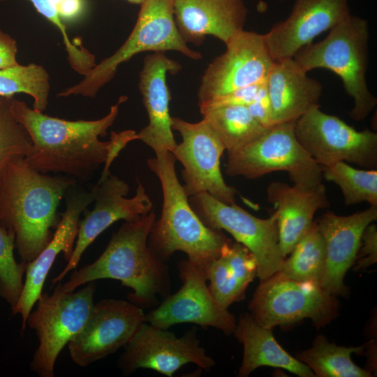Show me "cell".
<instances>
[{"label":"cell","mask_w":377,"mask_h":377,"mask_svg":"<svg viewBox=\"0 0 377 377\" xmlns=\"http://www.w3.org/2000/svg\"><path fill=\"white\" fill-rule=\"evenodd\" d=\"M127 99L120 96L101 119L69 121L45 114L14 98L13 114L31 141L25 162L41 173H62L77 182L89 180L108 157L110 142L99 137L106 135L120 105Z\"/></svg>","instance_id":"1"},{"label":"cell","mask_w":377,"mask_h":377,"mask_svg":"<svg viewBox=\"0 0 377 377\" xmlns=\"http://www.w3.org/2000/svg\"><path fill=\"white\" fill-rule=\"evenodd\" d=\"M76 182L39 172L24 158L8 165L0 179V226L14 233L21 261L33 260L50 242L59 205Z\"/></svg>","instance_id":"2"},{"label":"cell","mask_w":377,"mask_h":377,"mask_svg":"<svg viewBox=\"0 0 377 377\" xmlns=\"http://www.w3.org/2000/svg\"><path fill=\"white\" fill-rule=\"evenodd\" d=\"M156 219L154 212L125 221L112 234L101 255L92 263L75 269L62 284L65 291L98 279H115L132 289L130 302L141 308L158 304V296L170 295L171 280L166 263L148 246V237Z\"/></svg>","instance_id":"3"},{"label":"cell","mask_w":377,"mask_h":377,"mask_svg":"<svg viewBox=\"0 0 377 377\" xmlns=\"http://www.w3.org/2000/svg\"><path fill=\"white\" fill-rule=\"evenodd\" d=\"M154 153L155 157L147 163L161 182L163 207L160 218L151 229L148 246L164 263L175 252L182 251L190 263L205 272L231 239L223 230L206 226L194 212L177 179L173 154L168 150Z\"/></svg>","instance_id":"4"},{"label":"cell","mask_w":377,"mask_h":377,"mask_svg":"<svg viewBox=\"0 0 377 377\" xmlns=\"http://www.w3.org/2000/svg\"><path fill=\"white\" fill-rule=\"evenodd\" d=\"M369 39L367 20L350 14L332 27L323 40L303 47L293 57L306 72L323 68L341 79L346 92L354 101L349 115L357 121L364 120L377 105L366 80Z\"/></svg>","instance_id":"5"},{"label":"cell","mask_w":377,"mask_h":377,"mask_svg":"<svg viewBox=\"0 0 377 377\" xmlns=\"http://www.w3.org/2000/svg\"><path fill=\"white\" fill-rule=\"evenodd\" d=\"M175 0H144L135 24L124 44L112 55L96 64L83 79L57 94L94 97L112 80L123 63L143 52L177 51L193 60L202 59L181 36L174 17Z\"/></svg>","instance_id":"6"},{"label":"cell","mask_w":377,"mask_h":377,"mask_svg":"<svg viewBox=\"0 0 377 377\" xmlns=\"http://www.w3.org/2000/svg\"><path fill=\"white\" fill-rule=\"evenodd\" d=\"M295 124L273 125L253 141L228 151L226 173L253 179L284 171L298 187L311 188L322 184L321 167L296 138Z\"/></svg>","instance_id":"7"},{"label":"cell","mask_w":377,"mask_h":377,"mask_svg":"<svg viewBox=\"0 0 377 377\" xmlns=\"http://www.w3.org/2000/svg\"><path fill=\"white\" fill-rule=\"evenodd\" d=\"M57 283L52 294L41 293L27 320L38 340L30 368L40 377L54 376L59 353L82 329L94 305L95 281L77 291H65Z\"/></svg>","instance_id":"8"},{"label":"cell","mask_w":377,"mask_h":377,"mask_svg":"<svg viewBox=\"0 0 377 377\" xmlns=\"http://www.w3.org/2000/svg\"><path fill=\"white\" fill-rule=\"evenodd\" d=\"M249 309L255 321L267 329L306 318L321 327L336 318L339 303L317 282L297 281L276 272L260 281Z\"/></svg>","instance_id":"9"},{"label":"cell","mask_w":377,"mask_h":377,"mask_svg":"<svg viewBox=\"0 0 377 377\" xmlns=\"http://www.w3.org/2000/svg\"><path fill=\"white\" fill-rule=\"evenodd\" d=\"M188 201L206 226L228 232L251 251L256 260L260 281L278 272L284 258L274 212L267 219H260L235 203L226 204L218 200L207 192L191 196Z\"/></svg>","instance_id":"10"},{"label":"cell","mask_w":377,"mask_h":377,"mask_svg":"<svg viewBox=\"0 0 377 377\" xmlns=\"http://www.w3.org/2000/svg\"><path fill=\"white\" fill-rule=\"evenodd\" d=\"M308 111L295 124V137L320 166L348 161L369 169L377 168V133L358 131L339 117Z\"/></svg>","instance_id":"11"},{"label":"cell","mask_w":377,"mask_h":377,"mask_svg":"<svg viewBox=\"0 0 377 377\" xmlns=\"http://www.w3.org/2000/svg\"><path fill=\"white\" fill-rule=\"evenodd\" d=\"M172 128L182 136L171 153L184 167L183 187L187 196L207 192L223 203H235L236 190L226 183L220 169L226 148L207 121L202 119L192 123L172 117Z\"/></svg>","instance_id":"12"},{"label":"cell","mask_w":377,"mask_h":377,"mask_svg":"<svg viewBox=\"0 0 377 377\" xmlns=\"http://www.w3.org/2000/svg\"><path fill=\"white\" fill-rule=\"evenodd\" d=\"M205 69L198 91L201 106L237 89L266 81L274 60L264 34L243 30Z\"/></svg>","instance_id":"13"},{"label":"cell","mask_w":377,"mask_h":377,"mask_svg":"<svg viewBox=\"0 0 377 377\" xmlns=\"http://www.w3.org/2000/svg\"><path fill=\"white\" fill-rule=\"evenodd\" d=\"M189 363L206 371L216 364L200 345L195 327L177 337L168 330L144 322L124 347L117 366L125 375L140 369H148L172 377L182 366Z\"/></svg>","instance_id":"14"},{"label":"cell","mask_w":377,"mask_h":377,"mask_svg":"<svg viewBox=\"0 0 377 377\" xmlns=\"http://www.w3.org/2000/svg\"><path fill=\"white\" fill-rule=\"evenodd\" d=\"M177 269L181 288L145 314V322L165 330L189 323L216 328L226 335L233 334L237 319L215 300L207 285L205 272L188 260L180 261Z\"/></svg>","instance_id":"15"},{"label":"cell","mask_w":377,"mask_h":377,"mask_svg":"<svg viewBox=\"0 0 377 377\" xmlns=\"http://www.w3.org/2000/svg\"><path fill=\"white\" fill-rule=\"evenodd\" d=\"M145 314L129 300L109 298L94 304L83 327L68 343L72 360L87 367L125 347L145 322Z\"/></svg>","instance_id":"16"},{"label":"cell","mask_w":377,"mask_h":377,"mask_svg":"<svg viewBox=\"0 0 377 377\" xmlns=\"http://www.w3.org/2000/svg\"><path fill=\"white\" fill-rule=\"evenodd\" d=\"M92 190L94 207L84 211V217L79 221L73 254L63 270L52 279L53 284L61 282L70 271L77 268L84 251L112 223L119 220L133 221L152 211V202L139 181L135 195L130 198H126L128 184L111 174L98 180Z\"/></svg>","instance_id":"17"},{"label":"cell","mask_w":377,"mask_h":377,"mask_svg":"<svg viewBox=\"0 0 377 377\" xmlns=\"http://www.w3.org/2000/svg\"><path fill=\"white\" fill-rule=\"evenodd\" d=\"M350 14L348 0H295L288 17L264 34L272 57L274 61L293 58L301 48Z\"/></svg>","instance_id":"18"},{"label":"cell","mask_w":377,"mask_h":377,"mask_svg":"<svg viewBox=\"0 0 377 377\" xmlns=\"http://www.w3.org/2000/svg\"><path fill=\"white\" fill-rule=\"evenodd\" d=\"M94 193L89 191L73 192L66 198V207L47 245L31 261L27 263L25 280L20 297L12 309L13 315H20L22 332L27 327V317L40 296L46 277L56 258L63 253L68 262L73 252L78 232L80 215L92 202Z\"/></svg>","instance_id":"19"},{"label":"cell","mask_w":377,"mask_h":377,"mask_svg":"<svg viewBox=\"0 0 377 377\" xmlns=\"http://www.w3.org/2000/svg\"><path fill=\"white\" fill-rule=\"evenodd\" d=\"M377 219V206L349 216L325 213L316 221L321 234L325 262L320 286L335 296H345V276L353 265L365 228Z\"/></svg>","instance_id":"20"},{"label":"cell","mask_w":377,"mask_h":377,"mask_svg":"<svg viewBox=\"0 0 377 377\" xmlns=\"http://www.w3.org/2000/svg\"><path fill=\"white\" fill-rule=\"evenodd\" d=\"M181 69L180 64L168 57L164 52L147 54L139 74L138 89L147 112L149 123L135 134L154 152L168 150L177 145L172 128V117L169 112L171 98L167 84V73L175 74Z\"/></svg>","instance_id":"21"},{"label":"cell","mask_w":377,"mask_h":377,"mask_svg":"<svg viewBox=\"0 0 377 377\" xmlns=\"http://www.w3.org/2000/svg\"><path fill=\"white\" fill-rule=\"evenodd\" d=\"M248 15L244 0H175L174 17L186 43L199 45L208 35L226 45L242 31Z\"/></svg>","instance_id":"22"},{"label":"cell","mask_w":377,"mask_h":377,"mask_svg":"<svg viewBox=\"0 0 377 377\" xmlns=\"http://www.w3.org/2000/svg\"><path fill=\"white\" fill-rule=\"evenodd\" d=\"M267 198L274 208L279 246L284 258L307 234L316 212L330 207L323 183L311 188H302L282 182H272L267 188Z\"/></svg>","instance_id":"23"},{"label":"cell","mask_w":377,"mask_h":377,"mask_svg":"<svg viewBox=\"0 0 377 377\" xmlns=\"http://www.w3.org/2000/svg\"><path fill=\"white\" fill-rule=\"evenodd\" d=\"M272 126L295 122L318 101L323 86L293 59L274 61L266 80Z\"/></svg>","instance_id":"24"},{"label":"cell","mask_w":377,"mask_h":377,"mask_svg":"<svg viewBox=\"0 0 377 377\" xmlns=\"http://www.w3.org/2000/svg\"><path fill=\"white\" fill-rule=\"evenodd\" d=\"M233 334L244 349L237 376L246 377L258 367L268 366L283 369L300 377H315L308 366L278 343L272 330L257 323L250 313L239 316Z\"/></svg>","instance_id":"25"},{"label":"cell","mask_w":377,"mask_h":377,"mask_svg":"<svg viewBox=\"0 0 377 377\" xmlns=\"http://www.w3.org/2000/svg\"><path fill=\"white\" fill-rule=\"evenodd\" d=\"M253 255L243 244L232 239L221 253L210 263L205 272L209 290L215 300L228 309L244 299L249 283L257 276Z\"/></svg>","instance_id":"26"},{"label":"cell","mask_w":377,"mask_h":377,"mask_svg":"<svg viewBox=\"0 0 377 377\" xmlns=\"http://www.w3.org/2000/svg\"><path fill=\"white\" fill-rule=\"evenodd\" d=\"M199 108L202 119L214 131L228 152L253 141L267 129L244 105L226 104Z\"/></svg>","instance_id":"27"},{"label":"cell","mask_w":377,"mask_h":377,"mask_svg":"<svg viewBox=\"0 0 377 377\" xmlns=\"http://www.w3.org/2000/svg\"><path fill=\"white\" fill-rule=\"evenodd\" d=\"M365 346L346 347L330 342L318 335L310 348L297 354L296 358L308 366L317 377H371V371L357 366L351 359Z\"/></svg>","instance_id":"28"},{"label":"cell","mask_w":377,"mask_h":377,"mask_svg":"<svg viewBox=\"0 0 377 377\" xmlns=\"http://www.w3.org/2000/svg\"><path fill=\"white\" fill-rule=\"evenodd\" d=\"M6 0H0V1ZM36 10L60 31L71 68L84 76L96 65L95 56L69 38L66 22L79 20L86 9L85 0H29Z\"/></svg>","instance_id":"29"},{"label":"cell","mask_w":377,"mask_h":377,"mask_svg":"<svg viewBox=\"0 0 377 377\" xmlns=\"http://www.w3.org/2000/svg\"><path fill=\"white\" fill-rule=\"evenodd\" d=\"M288 258H285L278 273L297 281L320 283L323 273L325 252L316 222L296 244Z\"/></svg>","instance_id":"30"},{"label":"cell","mask_w":377,"mask_h":377,"mask_svg":"<svg viewBox=\"0 0 377 377\" xmlns=\"http://www.w3.org/2000/svg\"><path fill=\"white\" fill-rule=\"evenodd\" d=\"M320 167L323 177L341 188L346 206L362 202L377 206L376 169H356L344 161Z\"/></svg>","instance_id":"31"},{"label":"cell","mask_w":377,"mask_h":377,"mask_svg":"<svg viewBox=\"0 0 377 377\" xmlns=\"http://www.w3.org/2000/svg\"><path fill=\"white\" fill-rule=\"evenodd\" d=\"M50 89L48 73L41 65L18 64L0 70V96L28 94L34 99L33 108L39 112H43L48 105Z\"/></svg>","instance_id":"32"},{"label":"cell","mask_w":377,"mask_h":377,"mask_svg":"<svg viewBox=\"0 0 377 377\" xmlns=\"http://www.w3.org/2000/svg\"><path fill=\"white\" fill-rule=\"evenodd\" d=\"M13 99L14 96H0V179L8 165L25 158L31 147L29 135L13 114Z\"/></svg>","instance_id":"33"},{"label":"cell","mask_w":377,"mask_h":377,"mask_svg":"<svg viewBox=\"0 0 377 377\" xmlns=\"http://www.w3.org/2000/svg\"><path fill=\"white\" fill-rule=\"evenodd\" d=\"M15 237L13 232L0 226V297L11 309L22 294L27 263H17L14 256Z\"/></svg>","instance_id":"34"},{"label":"cell","mask_w":377,"mask_h":377,"mask_svg":"<svg viewBox=\"0 0 377 377\" xmlns=\"http://www.w3.org/2000/svg\"><path fill=\"white\" fill-rule=\"evenodd\" d=\"M377 262V228L373 223L363 231L360 246L353 265L355 270L364 269Z\"/></svg>","instance_id":"35"},{"label":"cell","mask_w":377,"mask_h":377,"mask_svg":"<svg viewBox=\"0 0 377 377\" xmlns=\"http://www.w3.org/2000/svg\"><path fill=\"white\" fill-rule=\"evenodd\" d=\"M250 114L263 127L272 126L271 106L266 87V81L263 84L255 100L246 106Z\"/></svg>","instance_id":"36"},{"label":"cell","mask_w":377,"mask_h":377,"mask_svg":"<svg viewBox=\"0 0 377 377\" xmlns=\"http://www.w3.org/2000/svg\"><path fill=\"white\" fill-rule=\"evenodd\" d=\"M136 132L133 130H126L121 132H112L109 140V149L106 161L99 180H103L110 174V167L114 159L119 155L121 149L131 141L134 140Z\"/></svg>","instance_id":"37"},{"label":"cell","mask_w":377,"mask_h":377,"mask_svg":"<svg viewBox=\"0 0 377 377\" xmlns=\"http://www.w3.org/2000/svg\"><path fill=\"white\" fill-rule=\"evenodd\" d=\"M16 40L8 34L0 30V70L17 66Z\"/></svg>","instance_id":"38"},{"label":"cell","mask_w":377,"mask_h":377,"mask_svg":"<svg viewBox=\"0 0 377 377\" xmlns=\"http://www.w3.org/2000/svg\"><path fill=\"white\" fill-rule=\"evenodd\" d=\"M126 1H127L128 2H129L131 3H135V4L140 5L144 0H126Z\"/></svg>","instance_id":"39"}]
</instances>
